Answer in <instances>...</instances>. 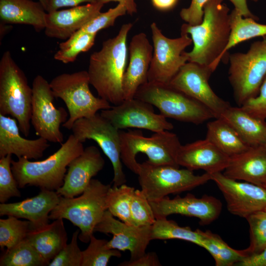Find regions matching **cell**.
Masks as SVG:
<instances>
[{
	"label": "cell",
	"mask_w": 266,
	"mask_h": 266,
	"mask_svg": "<svg viewBox=\"0 0 266 266\" xmlns=\"http://www.w3.org/2000/svg\"><path fill=\"white\" fill-rule=\"evenodd\" d=\"M123 24L118 34L102 43L101 49L90 57L88 72L90 85L99 97L116 105L124 100L123 82L127 68V39L133 27Z\"/></svg>",
	"instance_id": "6da1fadb"
},
{
	"label": "cell",
	"mask_w": 266,
	"mask_h": 266,
	"mask_svg": "<svg viewBox=\"0 0 266 266\" xmlns=\"http://www.w3.org/2000/svg\"><path fill=\"white\" fill-rule=\"evenodd\" d=\"M223 0H208L203 7L202 22L198 25L183 24L181 32L190 34L193 49L186 52L188 62L210 66L215 71L230 38V9Z\"/></svg>",
	"instance_id": "7a4b0ae2"
},
{
	"label": "cell",
	"mask_w": 266,
	"mask_h": 266,
	"mask_svg": "<svg viewBox=\"0 0 266 266\" xmlns=\"http://www.w3.org/2000/svg\"><path fill=\"white\" fill-rule=\"evenodd\" d=\"M84 149L83 143L71 134L57 151L43 160L30 161L23 157L12 160L11 169L19 188L29 185L56 191L64 184L66 167Z\"/></svg>",
	"instance_id": "3957f363"
},
{
	"label": "cell",
	"mask_w": 266,
	"mask_h": 266,
	"mask_svg": "<svg viewBox=\"0 0 266 266\" xmlns=\"http://www.w3.org/2000/svg\"><path fill=\"white\" fill-rule=\"evenodd\" d=\"M111 186L92 179L78 197H60L59 202L49 214L50 220L65 219L80 230L79 239L89 242L96 226L107 210L106 198Z\"/></svg>",
	"instance_id": "277c9868"
},
{
	"label": "cell",
	"mask_w": 266,
	"mask_h": 266,
	"mask_svg": "<svg viewBox=\"0 0 266 266\" xmlns=\"http://www.w3.org/2000/svg\"><path fill=\"white\" fill-rule=\"evenodd\" d=\"M32 87L10 51H5L0 60V114L10 115L18 123L25 136L30 133Z\"/></svg>",
	"instance_id": "5b68a950"
},
{
	"label": "cell",
	"mask_w": 266,
	"mask_h": 266,
	"mask_svg": "<svg viewBox=\"0 0 266 266\" xmlns=\"http://www.w3.org/2000/svg\"><path fill=\"white\" fill-rule=\"evenodd\" d=\"M120 134L121 161L134 173L139 171L136 156L139 153L145 154L152 164L180 166L176 157L181 144L175 133L164 131L145 137L140 130H120Z\"/></svg>",
	"instance_id": "8992f818"
},
{
	"label": "cell",
	"mask_w": 266,
	"mask_h": 266,
	"mask_svg": "<svg viewBox=\"0 0 266 266\" xmlns=\"http://www.w3.org/2000/svg\"><path fill=\"white\" fill-rule=\"evenodd\" d=\"M134 98L156 107L166 118L195 125L215 118L204 105L169 84L147 82L139 87Z\"/></svg>",
	"instance_id": "52a82bcc"
},
{
	"label": "cell",
	"mask_w": 266,
	"mask_h": 266,
	"mask_svg": "<svg viewBox=\"0 0 266 266\" xmlns=\"http://www.w3.org/2000/svg\"><path fill=\"white\" fill-rule=\"evenodd\" d=\"M55 98L65 103L69 117L62 125L71 130L74 122L83 118H89L98 111L109 108L110 103L91 92L90 80L86 70L60 74L49 82Z\"/></svg>",
	"instance_id": "ba28073f"
},
{
	"label": "cell",
	"mask_w": 266,
	"mask_h": 266,
	"mask_svg": "<svg viewBox=\"0 0 266 266\" xmlns=\"http://www.w3.org/2000/svg\"><path fill=\"white\" fill-rule=\"evenodd\" d=\"M137 175L141 190L149 201L191 190L211 180V174L207 172L196 175L186 168L156 165L147 161L140 164Z\"/></svg>",
	"instance_id": "9c48e42d"
},
{
	"label": "cell",
	"mask_w": 266,
	"mask_h": 266,
	"mask_svg": "<svg viewBox=\"0 0 266 266\" xmlns=\"http://www.w3.org/2000/svg\"><path fill=\"white\" fill-rule=\"evenodd\" d=\"M229 80L238 106L256 96L266 76V35L246 53L229 55Z\"/></svg>",
	"instance_id": "30bf717a"
},
{
	"label": "cell",
	"mask_w": 266,
	"mask_h": 266,
	"mask_svg": "<svg viewBox=\"0 0 266 266\" xmlns=\"http://www.w3.org/2000/svg\"><path fill=\"white\" fill-rule=\"evenodd\" d=\"M153 54L148 73V82L169 84L181 67L188 62L184 50L193 42L188 34L170 38L163 34L157 24L150 25Z\"/></svg>",
	"instance_id": "8fae6325"
},
{
	"label": "cell",
	"mask_w": 266,
	"mask_h": 266,
	"mask_svg": "<svg viewBox=\"0 0 266 266\" xmlns=\"http://www.w3.org/2000/svg\"><path fill=\"white\" fill-rule=\"evenodd\" d=\"M32 87L31 122L36 134L48 141L62 144L64 135L60 127L67 120V111L63 107L55 106L50 83L42 76L34 77Z\"/></svg>",
	"instance_id": "7c38bea8"
},
{
	"label": "cell",
	"mask_w": 266,
	"mask_h": 266,
	"mask_svg": "<svg viewBox=\"0 0 266 266\" xmlns=\"http://www.w3.org/2000/svg\"><path fill=\"white\" fill-rule=\"evenodd\" d=\"M72 134L82 143L95 141L111 163L114 177L113 186H119L127 181L120 154V130L100 113L76 121L71 129Z\"/></svg>",
	"instance_id": "4fadbf2b"
},
{
	"label": "cell",
	"mask_w": 266,
	"mask_h": 266,
	"mask_svg": "<svg viewBox=\"0 0 266 266\" xmlns=\"http://www.w3.org/2000/svg\"><path fill=\"white\" fill-rule=\"evenodd\" d=\"M213 72L209 66L188 62L169 84L204 105L218 118L231 105L210 86L209 79Z\"/></svg>",
	"instance_id": "5bb4252c"
},
{
	"label": "cell",
	"mask_w": 266,
	"mask_h": 266,
	"mask_svg": "<svg viewBox=\"0 0 266 266\" xmlns=\"http://www.w3.org/2000/svg\"><path fill=\"white\" fill-rule=\"evenodd\" d=\"M153 106L133 98L102 110L100 114L119 130L136 128L157 133L173 129V124L161 114L156 113Z\"/></svg>",
	"instance_id": "9a60e30c"
},
{
	"label": "cell",
	"mask_w": 266,
	"mask_h": 266,
	"mask_svg": "<svg viewBox=\"0 0 266 266\" xmlns=\"http://www.w3.org/2000/svg\"><path fill=\"white\" fill-rule=\"evenodd\" d=\"M211 176L231 214L246 219L252 214L266 209V188L230 178L222 172Z\"/></svg>",
	"instance_id": "2e32d148"
},
{
	"label": "cell",
	"mask_w": 266,
	"mask_h": 266,
	"mask_svg": "<svg viewBox=\"0 0 266 266\" xmlns=\"http://www.w3.org/2000/svg\"><path fill=\"white\" fill-rule=\"evenodd\" d=\"M149 202L156 219L166 218L171 214H180L198 218L201 225H209L216 220L222 209L219 200L206 195L197 198L188 194L183 197L177 196L172 199L166 196Z\"/></svg>",
	"instance_id": "e0dca14e"
},
{
	"label": "cell",
	"mask_w": 266,
	"mask_h": 266,
	"mask_svg": "<svg viewBox=\"0 0 266 266\" xmlns=\"http://www.w3.org/2000/svg\"><path fill=\"white\" fill-rule=\"evenodd\" d=\"M152 226L137 227L129 225L116 219L106 210L96 226L94 232L111 234L112 238L107 243L108 247L122 251H129L130 260H133L146 253V248L152 240Z\"/></svg>",
	"instance_id": "ac0fdd59"
},
{
	"label": "cell",
	"mask_w": 266,
	"mask_h": 266,
	"mask_svg": "<svg viewBox=\"0 0 266 266\" xmlns=\"http://www.w3.org/2000/svg\"><path fill=\"white\" fill-rule=\"evenodd\" d=\"M104 165V160L96 146L86 147L68 165L64 184L56 192L66 198H74L82 194Z\"/></svg>",
	"instance_id": "d6986e66"
},
{
	"label": "cell",
	"mask_w": 266,
	"mask_h": 266,
	"mask_svg": "<svg viewBox=\"0 0 266 266\" xmlns=\"http://www.w3.org/2000/svg\"><path fill=\"white\" fill-rule=\"evenodd\" d=\"M103 5L100 0L47 12L45 34L49 37L66 40L98 15Z\"/></svg>",
	"instance_id": "ffe728a7"
},
{
	"label": "cell",
	"mask_w": 266,
	"mask_h": 266,
	"mask_svg": "<svg viewBox=\"0 0 266 266\" xmlns=\"http://www.w3.org/2000/svg\"><path fill=\"white\" fill-rule=\"evenodd\" d=\"M128 49L129 61L123 82L124 100L133 98L139 87L148 82L153 54V46L144 33L132 37Z\"/></svg>",
	"instance_id": "44dd1931"
},
{
	"label": "cell",
	"mask_w": 266,
	"mask_h": 266,
	"mask_svg": "<svg viewBox=\"0 0 266 266\" xmlns=\"http://www.w3.org/2000/svg\"><path fill=\"white\" fill-rule=\"evenodd\" d=\"M230 157L206 138L182 145L176 157L179 166L194 170L201 169L213 174L224 171Z\"/></svg>",
	"instance_id": "7402d4cb"
},
{
	"label": "cell",
	"mask_w": 266,
	"mask_h": 266,
	"mask_svg": "<svg viewBox=\"0 0 266 266\" xmlns=\"http://www.w3.org/2000/svg\"><path fill=\"white\" fill-rule=\"evenodd\" d=\"M60 195L56 191L41 189L32 198L13 203H1L0 215L13 216L31 222V230L49 224V214L59 202Z\"/></svg>",
	"instance_id": "603a6c76"
},
{
	"label": "cell",
	"mask_w": 266,
	"mask_h": 266,
	"mask_svg": "<svg viewBox=\"0 0 266 266\" xmlns=\"http://www.w3.org/2000/svg\"><path fill=\"white\" fill-rule=\"evenodd\" d=\"M19 131L15 119L0 114V158L8 154L29 160L42 157L50 146L48 141L41 137L35 139L24 138Z\"/></svg>",
	"instance_id": "cb8c5ba5"
},
{
	"label": "cell",
	"mask_w": 266,
	"mask_h": 266,
	"mask_svg": "<svg viewBox=\"0 0 266 266\" xmlns=\"http://www.w3.org/2000/svg\"><path fill=\"white\" fill-rule=\"evenodd\" d=\"M223 174L233 179L266 188V150L263 147H250L231 157Z\"/></svg>",
	"instance_id": "d4e9b609"
},
{
	"label": "cell",
	"mask_w": 266,
	"mask_h": 266,
	"mask_svg": "<svg viewBox=\"0 0 266 266\" xmlns=\"http://www.w3.org/2000/svg\"><path fill=\"white\" fill-rule=\"evenodd\" d=\"M46 14L39 1L0 0V18L6 24L30 25L38 32L45 28Z\"/></svg>",
	"instance_id": "484cf974"
},
{
	"label": "cell",
	"mask_w": 266,
	"mask_h": 266,
	"mask_svg": "<svg viewBox=\"0 0 266 266\" xmlns=\"http://www.w3.org/2000/svg\"><path fill=\"white\" fill-rule=\"evenodd\" d=\"M26 239L49 264L67 244V233L63 219L30 230Z\"/></svg>",
	"instance_id": "4316f807"
},
{
	"label": "cell",
	"mask_w": 266,
	"mask_h": 266,
	"mask_svg": "<svg viewBox=\"0 0 266 266\" xmlns=\"http://www.w3.org/2000/svg\"><path fill=\"white\" fill-rule=\"evenodd\" d=\"M220 117L226 120L250 147L266 145V120L252 116L240 106H232Z\"/></svg>",
	"instance_id": "83f0119b"
},
{
	"label": "cell",
	"mask_w": 266,
	"mask_h": 266,
	"mask_svg": "<svg viewBox=\"0 0 266 266\" xmlns=\"http://www.w3.org/2000/svg\"><path fill=\"white\" fill-rule=\"evenodd\" d=\"M206 127L205 138L230 157L243 153L251 147L223 118H215L208 122Z\"/></svg>",
	"instance_id": "f1b7e54d"
},
{
	"label": "cell",
	"mask_w": 266,
	"mask_h": 266,
	"mask_svg": "<svg viewBox=\"0 0 266 266\" xmlns=\"http://www.w3.org/2000/svg\"><path fill=\"white\" fill-rule=\"evenodd\" d=\"M231 31L228 43L222 59L232 47L239 43L258 36L266 35V25L260 24L251 18L243 17L233 9L230 14Z\"/></svg>",
	"instance_id": "f546056e"
},
{
	"label": "cell",
	"mask_w": 266,
	"mask_h": 266,
	"mask_svg": "<svg viewBox=\"0 0 266 266\" xmlns=\"http://www.w3.org/2000/svg\"><path fill=\"white\" fill-rule=\"evenodd\" d=\"M178 239L193 243L201 247L203 242L202 231H193L189 227H181L166 218L156 219L152 226L151 239Z\"/></svg>",
	"instance_id": "4dcf8cb0"
},
{
	"label": "cell",
	"mask_w": 266,
	"mask_h": 266,
	"mask_svg": "<svg viewBox=\"0 0 266 266\" xmlns=\"http://www.w3.org/2000/svg\"><path fill=\"white\" fill-rule=\"evenodd\" d=\"M202 248L213 258L216 266H235L247 256L244 249L237 250L231 248L217 234L209 231H202Z\"/></svg>",
	"instance_id": "1f68e13d"
},
{
	"label": "cell",
	"mask_w": 266,
	"mask_h": 266,
	"mask_svg": "<svg viewBox=\"0 0 266 266\" xmlns=\"http://www.w3.org/2000/svg\"><path fill=\"white\" fill-rule=\"evenodd\" d=\"M134 190L133 187L125 184L111 186L106 198L107 209L112 215L131 225V205Z\"/></svg>",
	"instance_id": "d6a6232c"
},
{
	"label": "cell",
	"mask_w": 266,
	"mask_h": 266,
	"mask_svg": "<svg viewBox=\"0 0 266 266\" xmlns=\"http://www.w3.org/2000/svg\"><path fill=\"white\" fill-rule=\"evenodd\" d=\"M0 266H43L48 263L25 239L10 250H6L0 259Z\"/></svg>",
	"instance_id": "836d02e7"
},
{
	"label": "cell",
	"mask_w": 266,
	"mask_h": 266,
	"mask_svg": "<svg viewBox=\"0 0 266 266\" xmlns=\"http://www.w3.org/2000/svg\"><path fill=\"white\" fill-rule=\"evenodd\" d=\"M96 34L77 31L59 44L54 58L64 64L74 62L78 55L89 50L94 45Z\"/></svg>",
	"instance_id": "e575fe53"
},
{
	"label": "cell",
	"mask_w": 266,
	"mask_h": 266,
	"mask_svg": "<svg viewBox=\"0 0 266 266\" xmlns=\"http://www.w3.org/2000/svg\"><path fill=\"white\" fill-rule=\"evenodd\" d=\"M31 222L13 216L0 219V246L10 250L26 239L31 230Z\"/></svg>",
	"instance_id": "d590c367"
},
{
	"label": "cell",
	"mask_w": 266,
	"mask_h": 266,
	"mask_svg": "<svg viewBox=\"0 0 266 266\" xmlns=\"http://www.w3.org/2000/svg\"><path fill=\"white\" fill-rule=\"evenodd\" d=\"M107 241L98 239L93 234L88 246L82 251L81 266H106L111 257H121L120 251L108 248Z\"/></svg>",
	"instance_id": "8d00e7d4"
},
{
	"label": "cell",
	"mask_w": 266,
	"mask_h": 266,
	"mask_svg": "<svg viewBox=\"0 0 266 266\" xmlns=\"http://www.w3.org/2000/svg\"><path fill=\"white\" fill-rule=\"evenodd\" d=\"M246 219L250 234V245L244 249L247 256L259 253L266 248V209L252 214Z\"/></svg>",
	"instance_id": "74e56055"
},
{
	"label": "cell",
	"mask_w": 266,
	"mask_h": 266,
	"mask_svg": "<svg viewBox=\"0 0 266 266\" xmlns=\"http://www.w3.org/2000/svg\"><path fill=\"white\" fill-rule=\"evenodd\" d=\"M132 225L137 227L153 225L156 217L149 201L141 190L135 189L131 205Z\"/></svg>",
	"instance_id": "f35d334b"
},
{
	"label": "cell",
	"mask_w": 266,
	"mask_h": 266,
	"mask_svg": "<svg viewBox=\"0 0 266 266\" xmlns=\"http://www.w3.org/2000/svg\"><path fill=\"white\" fill-rule=\"evenodd\" d=\"M12 155L0 158V202L6 203L13 197H20L21 192L11 169Z\"/></svg>",
	"instance_id": "ab89813d"
},
{
	"label": "cell",
	"mask_w": 266,
	"mask_h": 266,
	"mask_svg": "<svg viewBox=\"0 0 266 266\" xmlns=\"http://www.w3.org/2000/svg\"><path fill=\"white\" fill-rule=\"evenodd\" d=\"M126 13L125 7L120 3H118L115 7L109 8L106 12H100L78 31L97 34L99 31L113 26L116 20Z\"/></svg>",
	"instance_id": "60d3db41"
},
{
	"label": "cell",
	"mask_w": 266,
	"mask_h": 266,
	"mask_svg": "<svg viewBox=\"0 0 266 266\" xmlns=\"http://www.w3.org/2000/svg\"><path fill=\"white\" fill-rule=\"evenodd\" d=\"M80 230L72 234L71 241L67 244L50 262L49 266H81L82 251L79 248L77 239Z\"/></svg>",
	"instance_id": "b9f144b4"
},
{
	"label": "cell",
	"mask_w": 266,
	"mask_h": 266,
	"mask_svg": "<svg viewBox=\"0 0 266 266\" xmlns=\"http://www.w3.org/2000/svg\"><path fill=\"white\" fill-rule=\"evenodd\" d=\"M240 107L252 116L266 120V76L258 95L247 100Z\"/></svg>",
	"instance_id": "7bdbcfd3"
},
{
	"label": "cell",
	"mask_w": 266,
	"mask_h": 266,
	"mask_svg": "<svg viewBox=\"0 0 266 266\" xmlns=\"http://www.w3.org/2000/svg\"><path fill=\"white\" fill-rule=\"evenodd\" d=\"M208 0H192L188 7L180 12L181 18L187 24L195 26L200 24L203 20V7Z\"/></svg>",
	"instance_id": "ee69618b"
},
{
	"label": "cell",
	"mask_w": 266,
	"mask_h": 266,
	"mask_svg": "<svg viewBox=\"0 0 266 266\" xmlns=\"http://www.w3.org/2000/svg\"><path fill=\"white\" fill-rule=\"evenodd\" d=\"M161 264L154 252L145 253L143 255L134 260L124 261L120 266H160Z\"/></svg>",
	"instance_id": "f6af8a7d"
},
{
	"label": "cell",
	"mask_w": 266,
	"mask_h": 266,
	"mask_svg": "<svg viewBox=\"0 0 266 266\" xmlns=\"http://www.w3.org/2000/svg\"><path fill=\"white\" fill-rule=\"evenodd\" d=\"M237 266H266V248L262 251L245 257Z\"/></svg>",
	"instance_id": "bcb514c9"
},
{
	"label": "cell",
	"mask_w": 266,
	"mask_h": 266,
	"mask_svg": "<svg viewBox=\"0 0 266 266\" xmlns=\"http://www.w3.org/2000/svg\"><path fill=\"white\" fill-rule=\"evenodd\" d=\"M101 0H48L47 12L59 10L64 7H74L83 3H96Z\"/></svg>",
	"instance_id": "7dc6e473"
},
{
	"label": "cell",
	"mask_w": 266,
	"mask_h": 266,
	"mask_svg": "<svg viewBox=\"0 0 266 266\" xmlns=\"http://www.w3.org/2000/svg\"><path fill=\"white\" fill-rule=\"evenodd\" d=\"M234 5V8L237 10L243 17L251 18L256 21L259 20V18L254 15L249 10L247 0H229ZM256 2L258 0H251Z\"/></svg>",
	"instance_id": "c3c4849f"
},
{
	"label": "cell",
	"mask_w": 266,
	"mask_h": 266,
	"mask_svg": "<svg viewBox=\"0 0 266 266\" xmlns=\"http://www.w3.org/2000/svg\"><path fill=\"white\" fill-rule=\"evenodd\" d=\"M136 0H101L104 3H107L111 1L117 2L123 5L127 10V13L130 15H133L137 13V7L135 2Z\"/></svg>",
	"instance_id": "681fc988"
},
{
	"label": "cell",
	"mask_w": 266,
	"mask_h": 266,
	"mask_svg": "<svg viewBox=\"0 0 266 266\" xmlns=\"http://www.w3.org/2000/svg\"><path fill=\"white\" fill-rule=\"evenodd\" d=\"M178 0H151L153 6L161 11L169 10L176 4Z\"/></svg>",
	"instance_id": "f907efd6"
},
{
	"label": "cell",
	"mask_w": 266,
	"mask_h": 266,
	"mask_svg": "<svg viewBox=\"0 0 266 266\" xmlns=\"http://www.w3.org/2000/svg\"><path fill=\"white\" fill-rule=\"evenodd\" d=\"M6 23L0 22V41L5 33L10 30V27L7 26Z\"/></svg>",
	"instance_id": "816d5d0a"
},
{
	"label": "cell",
	"mask_w": 266,
	"mask_h": 266,
	"mask_svg": "<svg viewBox=\"0 0 266 266\" xmlns=\"http://www.w3.org/2000/svg\"><path fill=\"white\" fill-rule=\"evenodd\" d=\"M44 7L46 11L47 12L48 9V0H38Z\"/></svg>",
	"instance_id": "f5cc1de1"
},
{
	"label": "cell",
	"mask_w": 266,
	"mask_h": 266,
	"mask_svg": "<svg viewBox=\"0 0 266 266\" xmlns=\"http://www.w3.org/2000/svg\"><path fill=\"white\" fill-rule=\"evenodd\" d=\"M263 147L266 150V145H265L264 146H263Z\"/></svg>",
	"instance_id": "db71d44e"
},
{
	"label": "cell",
	"mask_w": 266,
	"mask_h": 266,
	"mask_svg": "<svg viewBox=\"0 0 266 266\" xmlns=\"http://www.w3.org/2000/svg\"></svg>",
	"instance_id": "11a10c76"
}]
</instances>
